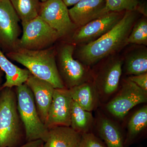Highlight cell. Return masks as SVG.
Returning a JSON list of instances; mask_svg holds the SVG:
<instances>
[{
    "instance_id": "1",
    "label": "cell",
    "mask_w": 147,
    "mask_h": 147,
    "mask_svg": "<svg viewBox=\"0 0 147 147\" xmlns=\"http://www.w3.org/2000/svg\"><path fill=\"white\" fill-rule=\"evenodd\" d=\"M139 12L126 11L123 17L113 28L94 41L75 47L74 55L86 66L97 63L123 48L131 29L137 21Z\"/></svg>"
},
{
    "instance_id": "2",
    "label": "cell",
    "mask_w": 147,
    "mask_h": 147,
    "mask_svg": "<svg viewBox=\"0 0 147 147\" xmlns=\"http://www.w3.org/2000/svg\"><path fill=\"white\" fill-rule=\"evenodd\" d=\"M56 47L32 50L18 48L5 54L9 59L21 64L32 75L52 84L55 88L65 87L58 71L56 61Z\"/></svg>"
},
{
    "instance_id": "3",
    "label": "cell",
    "mask_w": 147,
    "mask_h": 147,
    "mask_svg": "<svg viewBox=\"0 0 147 147\" xmlns=\"http://www.w3.org/2000/svg\"><path fill=\"white\" fill-rule=\"evenodd\" d=\"M16 93L12 88L0 90V147H15L21 140L22 125Z\"/></svg>"
},
{
    "instance_id": "4",
    "label": "cell",
    "mask_w": 147,
    "mask_h": 147,
    "mask_svg": "<svg viewBox=\"0 0 147 147\" xmlns=\"http://www.w3.org/2000/svg\"><path fill=\"white\" fill-rule=\"evenodd\" d=\"M16 88L17 109L27 141L45 142L49 129L40 118L31 90L26 83Z\"/></svg>"
},
{
    "instance_id": "5",
    "label": "cell",
    "mask_w": 147,
    "mask_h": 147,
    "mask_svg": "<svg viewBox=\"0 0 147 147\" xmlns=\"http://www.w3.org/2000/svg\"><path fill=\"white\" fill-rule=\"evenodd\" d=\"M76 45L72 42L62 43L56 47L57 67L64 86L67 89L92 81V72L74 56Z\"/></svg>"
},
{
    "instance_id": "6",
    "label": "cell",
    "mask_w": 147,
    "mask_h": 147,
    "mask_svg": "<svg viewBox=\"0 0 147 147\" xmlns=\"http://www.w3.org/2000/svg\"><path fill=\"white\" fill-rule=\"evenodd\" d=\"M21 24L22 35L18 42L19 48L32 50H44L54 46L55 42L61 39L57 32L39 16Z\"/></svg>"
},
{
    "instance_id": "7",
    "label": "cell",
    "mask_w": 147,
    "mask_h": 147,
    "mask_svg": "<svg viewBox=\"0 0 147 147\" xmlns=\"http://www.w3.org/2000/svg\"><path fill=\"white\" fill-rule=\"evenodd\" d=\"M117 92L105 108L110 115L118 119H123L135 106L147 102V92L129 78L124 80Z\"/></svg>"
},
{
    "instance_id": "8",
    "label": "cell",
    "mask_w": 147,
    "mask_h": 147,
    "mask_svg": "<svg viewBox=\"0 0 147 147\" xmlns=\"http://www.w3.org/2000/svg\"><path fill=\"white\" fill-rule=\"evenodd\" d=\"M123 64L122 59L110 58L101 65L97 71L92 74V80L100 101L108 100L119 90Z\"/></svg>"
},
{
    "instance_id": "9",
    "label": "cell",
    "mask_w": 147,
    "mask_h": 147,
    "mask_svg": "<svg viewBox=\"0 0 147 147\" xmlns=\"http://www.w3.org/2000/svg\"><path fill=\"white\" fill-rule=\"evenodd\" d=\"M20 18L9 0H0V49L4 53L18 49L21 31Z\"/></svg>"
},
{
    "instance_id": "10",
    "label": "cell",
    "mask_w": 147,
    "mask_h": 147,
    "mask_svg": "<svg viewBox=\"0 0 147 147\" xmlns=\"http://www.w3.org/2000/svg\"><path fill=\"white\" fill-rule=\"evenodd\" d=\"M68 9L62 0H47L41 3L39 16L62 38L72 35L77 27L70 19Z\"/></svg>"
},
{
    "instance_id": "11",
    "label": "cell",
    "mask_w": 147,
    "mask_h": 147,
    "mask_svg": "<svg viewBox=\"0 0 147 147\" xmlns=\"http://www.w3.org/2000/svg\"><path fill=\"white\" fill-rule=\"evenodd\" d=\"M125 11H109L75 30L71 41L75 45L87 44L102 36L117 24Z\"/></svg>"
},
{
    "instance_id": "12",
    "label": "cell",
    "mask_w": 147,
    "mask_h": 147,
    "mask_svg": "<svg viewBox=\"0 0 147 147\" xmlns=\"http://www.w3.org/2000/svg\"><path fill=\"white\" fill-rule=\"evenodd\" d=\"M72 102L68 89L55 88L45 124L48 129L55 126H70Z\"/></svg>"
},
{
    "instance_id": "13",
    "label": "cell",
    "mask_w": 147,
    "mask_h": 147,
    "mask_svg": "<svg viewBox=\"0 0 147 147\" xmlns=\"http://www.w3.org/2000/svg\"><path fill=\"white\" fill-rule=\"evenodd\" d=\"M25 83L32 93L40 118L45 124L55 88L49 82L38 79L31 74Z\"/></svg>"
},
{
    "instance_id": "14",
    "label": "cell",
    "mask_w": 147,
    "mask_h": 147,
    "mask_svg": "<svg viewBox=\"0 0 147 147\" xmlns=\"http://www.w3.org/2000/svg\"><path fill=\"white\" fill-rule=\"evenodd\" d=\"M106 0H82L68 9L71 21L77 27L84 26L106 13Z\"/></svg>"
},
{
    "instance_id": "15",
    "label": "cell",
    "mask_w": 147,
    "mask_h": 147,
    "mask_svg": "<svg viewBox=\"0 0 147 147\" xmlns=\"http://www.w3.org/2000/svg\"><path fill=\"white\" fill-rule=\"evenodd\" d=\"M94 125L98 137L103 141L105 147H125V137L115 121L99 113Z\"/></svg>"
},
{
    "instance_id": "16",
    "label": "cell",
    "mask_w": 147,
    "mask_h": 147,
    "mask_svg": "<svg viewBox=\"0 0 147 147\" xmlns=\"http://www.w3.org/2000/svg\"><path fill=\"white\" fill-rule=\"evenodd\" d=\"M82 135L70 126L53 127L48 129L43 147H77Z\"/></svg>"
},
{
    "instance_id": "17",
    "label": "cell",
    "mask_w": 147,
    "mask_h": 147,
    "mask_svg": "<svg viewBox=\"0 0 147 147\" xmlns=\"http://www.w3.org/2000/svg\"><path fill=\"white\" fill-rule=\"evenodd\" d=\"M68 90L72 100L84 110L92 112L97 108L100 100L92 81L85 82Z\"/></svg>"
},
{
    "instance_id": "18",
    "label": "cell",
    "mask_w": 147,
    "mask_h": 147,
    "mask_svg": "<svg viewBox=\"0 0 147 147\" xmlns=\"http://www.w3.org/2000/svg\"><path fill=\"white\" fill-rule=\"evenodd\" d=\"M0 69L5 75V81L0 90L19 86L26 82L30 74L27 69H22L12 63L0 49Z\"/></svg>"
},
{
    "instance_id": "19",
    "label": "cell",
    "mask_w": 147,
    "mask_h": 147,
    "mask_svg": "<svg viewBox=\"0 0 147 147\" xmlns=\"http://www.w3.org/2000/svg\"><path fill=\"white\" fill-rule=\"evenodd\" d=\"M147 127V106L144 105L131 116L127 123L125 147L133 144L142 137Z\"/></svg>"
},
{
    "instance_id": "20",
    "label": "cell",
    "mask_w": 147,
    "mask_h": 147,
    "mask_svg": "<svg viewBox=\"0 0 147 147\" xmlns=\"http://www.w3.org/2000/svg\"><path fill=\"white\" fill-rule=\"evenodd\" d=\"M95 119L92 112L84 110L76 102H72L70 126L81 134L91 132L94 126Z\"/></svg>"
},
{
    "instance_id": "21",
    "label": "cell",
    "mask_w": 147,
    "mask_h": 147,
    "mask_svg": "<svg viewBox=\"0 0 147 147\" xmlns=\"http://www.w3.org/2000/svg\"><path fill=\"white\" fill-rule=\"evenodd\" d=\"M125 71L127 75H136L147 72V51L137 49L129 53L123 60Z\"/></svg>"
},
{
    "instance_id": "22",
    "label": "cell",
    "mask_w": 147,
    "mask_h": 147,
    "mask_svg": "<svg viewBox=\"0 0 147 147\" xmlns=\"http://www.w3.org/2000/svg\"><path fill=\"white\" fill-rule=\"evenodd\" d=\"M21 23L28 22L39 16L41 2L39 0H9Z\"/></svg>"
},
{
    "instance_id": "23",
    "label": "cell",
    "mask_w": 147,
    "mask_h": 147,
    "mask_svg": "<svg viewBox=\"0 0 147 147\" xmlns=\"http://www.w3.org/2000/svg\"><path fill=\"white\" fill-rule=\"evenodd\" d=\"M135 22L127 40V44L147 45V21L145 17Z\"/></svg>"
},
{
    "instance_id": "24",
    "label": "cell",
    "mask_w": 147,
    "mask_h": 147,
    "mask_svg": "<svg viewBox=\"0 0 147 147\" xmlns=\"http://www.w3.org/2000/svg\"><path fill=\"white\" fill-rule=\"evenodd\" d=\"M139 0H106L105 10L109 11H136L139 4Z\"/></svg>"
},
{
    "instance_id": "25",
    "label": "cell",
    "mask_w": 147,
    "mask_h": 147,
    "mask_svg": "<svg viewBox=\"0 0 147 147\" xmlns=\"http://www.w3.org/2000/svg\"><path fill=\"white\" fill-rule=\"evenodd\" d=\"M77 147H105L102 140L92 132L82 134Z\"/></svg>"
},
{
    "instance_id": "26",
    "label": "cell",
    "mask_w": 147,
    "mask_h": 147,
    "mask_svg": "<svg viewBox=\"0 0 147 147\" xmlns=\"http://www.w3.org/2000/svg\"><path fill=\"white\" fill-rule=\"evenodd\" d=\"M128 78L142 89L147 92V72L138 75H132Z\"/></svg>"
},
{
    "instance_id": "27",
    "label": "cell",
    "mask_w": 147,
    "mask_h": 147,
    "mask_svg": "<svg viewBox=\"0 0 147 147\" xmlns=\"http://www.w3.org/2000/svg\"><path fill=\"white\" fill-rule=\"evenodd\" d=\"M44 142L41 140H36L27 142L19 147H43Z\"/></svg>"
},
{
    "instance_id": "28",
    "label": "cell",
    "mask_w": 147,
    "mask_h": 147,
    "mask_svg": "<svg viewBox=\"0 0 147 147\" xmlns=\"http://www.w3.org/2000/svg\"><path fill=\"white\" fill-rule=\"evenodd\" d=\"M62 1H63L67 7H68L75 5L76 4L82 0H62Z\"/></svg>"
},
{
    "instance_id": "29",
    "label": "cell",
    "mask_w": 147,
    "mask_h": 147,
    "mask_svg": "<svg viewBox=\"0 0 147 147\" xmlns=\"http://www.w3.org/2000/svg\"><path fill=\"white\" fill-rule=\"evenodd\" d=\"M4 74V73L3 71L0 69V88L1 87L3 84V76Z\"/></svg>"
},
{
    "instance_id": "30",
    "label": "cell",
    "mask_w": 147,
    "mask_h": 147,
    "mask_svg": "<svg viewBox=\"0 0 147 147\" xmlns=\"http://www.w3.org/2000/svg\"><path fill=\"white\" fill-rule=\"evenodd\" d=\"M41 3L44 2L46 1L47 0H39Z\"/></svg>"
},
{
    "instance_id": "31",
    "label": "cell",
    "mask_w": 147,
    "mask_h": 147,
    "mask_svg": "<svg viewBox=\"0 0 147 147\" xmlns=\"http://www.w3.org/2000/svg\"></svg>"
}]
</instances>
